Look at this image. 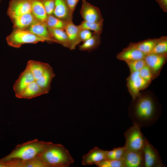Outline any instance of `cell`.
I'll use <instances>...</instances> for the list:
<instances>
[{
	"instance_id": "1",
	"label": "cell",
	"mask_w": 167,
	"mask_h": 167,
	"mask_svg": "<svg viewBox=\"0 0 167 167\" xmlns=\"http://www.w3.org/2000/svg\"><path fill=\"white\" fill-rule=\"evenodd\" d=\"M161 106L150 92H140L132 100L128 108V116L133 125L141 128L150 126L161 116Z\"/></svg>"
},
{
	"instance_id": "2",
	"label": "cell",
	"mask_w": 167,
	"mask_h": 167,
	"mask_svg": "<svg viewBox=\"0 0 167 167\" xmlns=\"http://www.w3.org/2000/svg\"><path fill=\"white\" fill-rule=\"evenodd\" d=\"M47 143L36 139L18 144L0 161L5 162L6 167H22L23 162L40 155Z\"/></svg>"
},
{
	"instance_id": "3",
	"label": "cell",
	"mask_w": 167,
	"mask_h": 167,
	"mask_svg": "<svg viewBox=\"0 0 167 167\" xmlns=\"http://www.w3.org/2000/svg\"><path fill=\"white\" fill-rule=\"evenodd\" d=\"M40 156L46 167H67L74 162L69 151L60 144L47 142Z\"/></svg>"
},
{
	"instance_id": "4",
	"label": "cell",
	"mask_w": 167,
	"mask_h": 167,
	"mask_svg": "<svg viewBox=\"0 0 167 167\" xmlns=\"http://www.w3.org/2000/svg\"><path fill=\"white\" fill-rule=\"evenodd\" d=\"M8 45L19 48L25 44H36L39 42L48 41L44 38L38 36L26 30L15 28L6 37Z\"/></svg>"
},
{
	"instance_id": "5",
	"label": "cell",
	"mask_w": 167,
	"mask_h": 167,
	"mask_svg": "<svg viewBox=\"0 0 167 167\" xmlns=\"http://www.w3.org/2000/svg\"><path fill=\"white\" fill-rule=\"evenodd\" d=\"M140 129L133 125L124 132L126 139L124 146L126 150L138 151L143 150L147 139L141 132Z\"/></svg>"
},
{
	"instance_id": "6",
	"label": "cell",
	"mask_w": 167,
	"mask_h": 167,
	"mask_svg": "<svg viewBox=\"0 0 167 167\" xmlns=\"http://www.w3.org/2000/svg\"><path fill=\"white\" fill-rule=\"evenodd\" d=\"M151 83L142 78L139 71L131 72L126 79V84L128 92L134 98L138 95L140 91L147 88Z\"/></svg>"
},
{
	"instance_id": "7",
	"label": "cell",
	"mask_w": 167,
	"mask_h": 167,
	"mask_svg": "<svg viewBox=\"0 0 167 167\" xmlns=\"http://www.w3.org/2000/svg\"><path fill=\"white\" fill-rule=\"evenodd\" d=\"M146 65L151 72L153 79L158 77L167 60V54H159L150 53L144 58Z\"/></svg>"
},
{
	"instance_id": "8",
	"label": "cell",
	"mask_w": 167,
	"mask_h": 167,
	"mask_svg": "<svg viewBox=\"0 0 167 167\" xmlns=\"http://www.w3.org/2000/svg\"><path fill=\"white\" fill-rule=\"evenodd\" d=\"M32 0H11L7 14L12 20L24 14L32 12Z\"/></svg>"
},
{
	"instance_id": "9",
	"label": "cell",
	"mask_w": 167,
	"mask_h": 167,
	"mask_svg": "<svg viewBox=\"0 0 167 167\" xmlns=\"http://www.w3.org/2000/svg\"><path fill=\"white\" fill-rule=\"evenodd\" d=\"M143 151L144 160V167H165L158 152L148 140Z\"/></svg>"
},
{
	"instance_id": "10",
	"label": "cell",
	"mask_w": 167,
	"mask_h": 167,
	"mask_svg": "<svg viewBox=\"0 0 167 167\" xmlns=\"http://www.w3.org/2000/svg\"><path fill=\"white\" fill-rule=\"evenodd\" d=\"M80 13L84 21L96 23L104 22V19L99 9L86 0H82Z\"/></svg>"
},
{
	"instance_id": "11",
	"label": "cell",
	"mask_w": 167,
	"mask_h": 167,
	"mask_svg": "<svg viewBox=\"0 0 167 167\" xmlns=\"http://www.w3.org/2000/svg\"><path fill=\"white\" fill-rule=\"evenodd\" d=\"M125 167H144V160L143 150L126 151L123 157Z\"/></svg>"
},
{
	"instance_id": "12",
	"label": "cell",
	"mask_w": 167,
	"mask_h": 167,
	"mask_svg": "<svg viewBox=\"0 0 167 167\" xmlns=\"http://www.w3.org/2000/svg\"><path fill=\"white\" fill-rule=\"evenodd\" d=\"M73 12L68 6L66 0H55L53 14L56 17L67 22L72 21Z\"/></svg>"
},
{
	"instance_id": "13",
	"label": "cell",
	"mask_w": 167,
	"mask_h": 167,
	"mask_svg": "<svg viewBox=\"0 0 167 167\" xmlns=\"http://www.w3.org/2000/svg\"><path fill=\"white\" fill-rule=\"evenodd\" d=\"M106 160V151L96 147L83 156L82 164L84 165H96L99 162Z\"/></svg>"
},
{
	"instance_id": "14",
	"label": "cell",
	"mask_w": 167,
	"mask_h": 167,
	"mask_svg": "<svg viewBox=\"0 0 167 167\" xmlns=\"http://www.w3.org/2000/svg\"><path fill=\"white\" fill-rule=\"evenodd\" d=\"M25 30L38 36L47 39L48 41L55 42L50 35L48 27L44 22L36 19Z\"/></svg>"
},
{
	"instance_id": "15",
	"label": "cell",
	"mask_w": 167,
	"mask_h": 167,
	"mask_svg": "<svg viewBox=\"0 0 167 167\" xmlns=\"http://www.w3.org/2000/svg\"><path fill=\"white\" fill-rule=\"evenodd\" d=\"M35 81L34 76L28 68L20 74L13 85V90L16 97L29 84Z\"/></svg>"
},
{
	"instance_id": "16",
	"label": "cell",
	"mask_w": 167,
	"mask_h": 167,
	"mask_svg": "<svg viewBox=\"0 0 167 167\" xmlns=\"http://www.w3.org/2000/svg\"><path fill=\"white\" fill-rule=\"evenodd\" d=\"M145 55L139 49L129 45L117 55V58L126 62L144 59Z\"/></svg>"
},
{
	"instance_id": "17",
	"label": "cell",
	"mask_w": 167,
	"mask_h": 167,
	"mask_svg": "<svg viewBox=\"0 0 167 167\" xmlns=\"http://www.w3.org/2000/svg\"><path fill=\"white\" fill-rule=\"evenodd\" d=\"M51 66L48 63L33 60L28 61L26 66L33 75L35 81L40 78Z\"/></svg>"
},
{
	"instance_id": "18",
	"label": "cell",
	"mask_w": 167,
	"mask_h": 167,
	"mask_svg": "<svg viewBox=\"0 0 167 167\" xmlns=\"http://www.w3.org/2000/svg\"><path fill=\"white\" fill-rule=\"evenodd\" d=\"M44 94L42 89L35 81L29 84L16 97L30 99Z\"/></svg>"
},
{
	"instance_id": "19",
	"label": "cell",
	"mask_w": 167,
	"mask_h": 167,
	"mask_svg": "<svg viewBox=\"0 0 167 167\" xmlns=\"http://www.w3.org/2000/svg\"><path fill=\"white\" fill-rule=\"evenodd\" d=\"M55 76L53 69L51 66L40 78L35 80L44 94L48 93L51 89V83Z\"/></svg>"
},
{
	"instance_id": "20",
	"label": "cell",
	"mask_w": 167,
	"mask_h": 167,
	"mask_svg": "<svg viewBox=\"0 0 167 167\" xmlns=\"http://www.w3.org/2000/svg\"><path fill=\"white\" fill-rule=\"evenodd\" d=\"M81 29L79 26L74 24L72 21L69 22L65 29L70 44V49H74L78 44L79 35Z\"/></svg>"
},
{
	"instance_id": "21",
	"label": "cell",
	"mask_w": 167,
	"mask_h": 167,
	"mask_svg": "<svg viewBox=\"0 0 167 167\" xmlns=\"http://www.w3.org/2000/svg\"><path fill=\"white\" fill-rule=\"evenodd\" d=\"M36 19L31 12L27 13L12 19L13 28L25 30Z\"/></svg>"
},
{
	"instance_id": "22",
	"label": "cell",
	"mask_w": 167,
	"mask_h": 167,
	"mask_svg": "<svg viewBox=\"0 0 167 167\" xmlns=\"http://www.w3.org/2000/svg\"><path fill=\"white\" fill-rule=\"evenodd\" d=\"M48 28L50 35L56 43L60 44L63 46L70 49L69 39L65 30L59 29Z\"/></svg>"
},
{
	"instance_id": "23",
	"label": "cell",
	"mask_w": 167,
	"mask_h": 167,
	"mask_svg": "<svg viewBox=\"0 0 167 167\" xmlns=\"http://www.w3.org/2000/svg\"><path fill=\"white\" fill-rule=\"evenodd\" d=\"M100 35L95 32L93 33L90 38L79 46V50L90 52L97 48L101 43Z\"/></svg>"
},
{
	"instance_id": "24",
	"label": "cell",
	"mask_w": 167,
	"mask_h": 167,
	"mask_svg": "<svg viewBox=\"0 0 167 167\" xmlns=\"http://www.w3.org/2000/svg\"><path fill=\"white\" fill-rule=\"evenodd\" d=\"M32 13L35 18L45 22L48 15L41 0H32Z\"/></svg>"
},
{
	"instance_id": "25",
	"label": "cell",
	"mask_w": 167,
	"mask_h": 167,
	"mask_svg": "<svg viewBox=\"0 0 167 167\" xmlns=\"http://www.w3.org/2000/svg\"><path fill=\"white\" fill-rule=\"evenodd\" d=\"M157 40V38H148L137 43H131L129 45L139 50L145 54L150 53Z\"/></svg>"
},
{
	"instance_id": "26",
	"label": "cell",
	"mask_w": 167,
	"mask_h": 167,
	"mask_svg": "<svg viewBox=\"0 0 167 167\" xmlns=\"http://www.w3.org/2000/svg\"><path fill=\"white\" fill-rule=\"evenodd\" d=\"M45 22L48 28L65 30L69 22L61 20L51 15H48L47 19Z\"/></svg>"
},
{
	"instance_id": "27",
	"label": "cell",
	"mask_w": 167,
	"mask_h": 167,
	"mask_svg": "<svg viewBox=\"0 0 167 167\" xmlns=\"http://www.w3.org/2000/svg\"><path fill=\"white\" fill-rule=\"evenodd\" d=\"M151 53L159 54H167V37L163 36L157 38L156 42Z\"/></svg>"
},
{
	"instance_id": "28",
	"label": "cell",
	"mask_w": 167,
	"mask_h": 167,
	"mask_svg": "<svg viewBox=\"0 0 167 167\" xmlns=\"http://www.w3.org/2000/svg\"><path fill=\"white\" fill-rule=\"evenodd\" d=\"M103 22H92L83 21L79 26L81 29H87L94 31V32L101 34L102 31Z\"/></svg>"
},
{
	"instance_id": "29",
	"label": "cell",
	"mask_w": 167,
	"mask_h": 167,
	"mask_svg": "<svg viewBox=\"0 0 167 167\" xmlns=\"http://www.w3.org/2000/svg\"><path fill=\"white\" fill-rule=\"evenodd\" d=\"M126 151V148L124 146L114 148L111 151H106L107 160L122 159Z\"/></svg>"
},
{
	"instance_id": "30",
	"label": "cell",
	"mask_w": 167,
	"mask_h": 167,
	"mask_svg": "<svg viewBox=\"0 0 167 167\" xmlns=\"http://www.w3.org/2000/svg\"><path fill=\"white\" fill-rule=\"evenodd\" d=\"M95 165L99 167H125L123 159L105 160Z\"/></svg>"
},
{
	"instance_id": "31",
	"label": "cell",
	"mask_w": 167,
	"mask_h": 167,
	"mask_svg": "<svg viewBox=\"0 0 167 167\" xmlns=\"http://www.w3.org/2000/svg\"><path fill=\"white\" fill-rule=\"evenodd\" d=\"M126 63L130 69L131 72L139 71L146 65L144 59L130 61Z\"/></svg>"
},
{
	"instance_id": "32",
	"label": "cell",
	"mask_w": 167,
	"mask_h": 167,
	"mask_svg": "<svg viewBox=\"0 0 167 167\" xmlns=\"http://www.w3.org/2000/svg\"><path fill=\"white\" fill-rule=\"evenodd\" d=\"M139 76L145 80L151 83L153 80L150 69L146 65L139 71Z\"/></svg>"
},
{
	"instance_id": "33",
	"label": "cell",
	"mask_w": 167,
	"mask_h": 167,
	"mask_svg": "<svg viewBox=\"0 0 167 167\" xmlns=\"http://www.w3.org/2000/svg\"><path fill=\"white\" fill-rule=\"evenodd\" d=\"M48 15H52L55 6V0H41Z\"/></svg>"
},
{
	"instance_id": "34",
	"label": "cell",
	"mask_w": 167,
	"mask_h": 167,
	"mask_svg": "<svg viewBox=\"0 0 167 167\" xmlns=\"http://www.w3.org/2000/svg\"><path fill=\"white\" fill-rule=\"evenodd\" d=\"M92 33L87 29H82L80 31L78 37V44L81 41L84 42L90 38Z\"/></svg>"
},
{
	"instance_id": "35",
	"label": "cell",
	"mask_w": 167,
	"mask_h": 167,
	"mask_svg": "<svg viewBox=\"0 0 167 167\" xmlns=\"http://www.w3.org/2000/svg\"><path fill=\"white\" fill-rule=\"evenodd\" d=\"M66 3L70 9L73 12L79 0H66Z\"/></svg>"
},
{
	"instance_id": "36",
	"label": "cell",
	"mask_w": 167,
	"mask_h": 167,
	"mask_svg": "<svg viewBox=\"0 0 167 167\" xmlns=\"http://www.w3.org/2000/svg\"><path fill=\"white\" fill-rule=\"evenodd\" d=\"M161 7L165 12L167 11V0H156Z\"/></svg>"
},
{
	"instance_id": "37",
	"label": "cell",
	"mask_w": 167,
	"mask_h": 167,
	"mask_svg": "<svg viewBox=\"0 0 167 167\" xmlns=\"http://www.w3.org/2000/svg\"><path fill=\"white\" fill-rule=\"evenodd\" d=\"M0 2H1V0H0Z\"/></svg>"
}]
</instances>
